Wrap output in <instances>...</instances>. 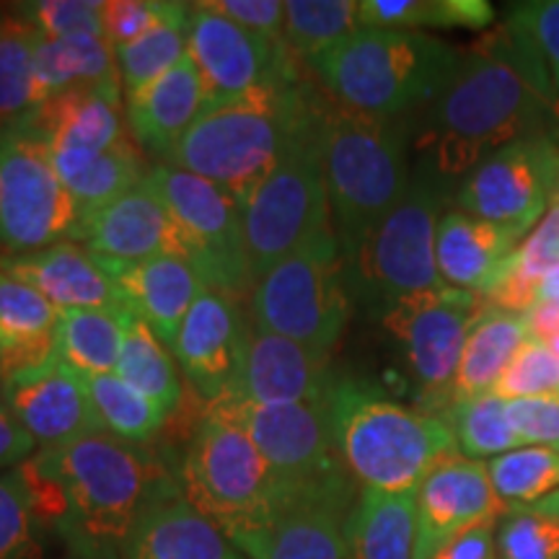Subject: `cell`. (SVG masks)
Masks as SVG:
<instances>
[{
    "label": "cell",
    "mask_w": 559,
    "mask_h": 559,
    "mask_svg": "<svg viewBox=\"0 0 559 559\" xmlns=\"http://www.w3.org/2000/svg\"><path fill=\"white\" fill-rule=\"evenodd\" d=\"M547 124L559 132V99L521 39L502 24L461 52L449 86L425 107L415 135L417 171L449 190L495 151L549 135Z\"/></svg>",
    "instance_id": "6da1fadb"
},
{
    "label": "cell",
    "mask_w": 559,
    "mask_h": 559,
    "mask_svg": "<svg viewBox=\"0 0 559 559\" xmlns=\"http://www.w3.org/2000/svg\"><path fill=\"white\" fill-rule=\"evenodd\" d=\"M19 474L45 526L94 551L124 549L140 515L158 500L156 461L107 432L39 449Z\"/></svg>",
    "instance_id": "7a4b0ae2"
},
{
    "label": "cell",
    "mask_w": 559,
    "mask_h": 559,
    "mask_svg": "<svg viewBox=\"0 0 559 559\" xmlns=\"http://www.w3.org/2000/svg\"><path fill=\"white\" fill-rule=\"evenodd\" d=\"M313 122L342 257L394 210L409 187L407 124L362 115L317 91Z\"/></svg>",
    "instance_id": "3957f363"
},
{
    "label": "cell",
    "mask_w": 559,
    "mask_h": 559,
    "mask_svg": "<svg viewBox=\"0 0 559 559\" xmlns=\"http://www.w3.org/2000/svg\"><path fill=\"white\" fill-rule=\"evenodd\" d=\"M313 91L288 79L210 104L164 164L213 181L243 205L309 122Z\"/></svg>",
    "instance_id": "277c9868"
},
{
    "label": "cell",
    "mask_w": 559,
    "mask_h": 559,
    "mask_svg": "<svg viewBox=\"0 0 559 559\" xmlns=\"http://www.w3.org/2000/svg\"><path fill=\"white\" fill-rule=\"evenodd\" d=\"M326 409L342 464L362 489L417 495L432 466L459 451L443 415L400 404L373 383L334 379Z\"/></svg>",
    "instance_id": "5b68a950"
},
{
    "label": "cell",
    "mask_w": 559,
    "mask_h": 559,
    "mask_svg": "<svg viewBox=\"0 0 559 559\" xmlns=\"http://www.w3.org/2000/svg\"><path fill=\"white\" fill-rule=\"evenodd\" d=\"M461 52L425 32L360 26L309 62L326 94L362 115L404 120L443 94Z\"/></svg>",
    "instance_id": "8992f818"
},
{
    "label": "cell",
    "mask_w": 559,
    "mask_h": 559,
    "mask_svg": "<svg viewBox=\"0 0 559 559\" xmlns=\"http://www.w3.org/2000/svg\"><path fill=\"white\" fill-rule=\"evenodd\" d=\"M179 481L185 500L228 539L267 526L288 502L249 432L218 407L200 419Z\"/></svg>",
    "instance_id": "52a82bcc"
},
{
    "label": "cell",
    "mask_w": 559,
    "mask_h": 559,
    "mask_svg": "<svg viewBox=\"0 0 559 559\" xmlns=\"http://www.w3.org/2000/svg\"><path fill=\"white\" fill-rule=\"evenodd\" d=\"M249 311L260 330L332 355L353 311L337 234L326 230L264 272L249 293Z\"/></svg>",
    "instance_id": "ba28073f"
},
{
    "label": "cell",
    "mask_w": 559,
    "mask_h": 559,
    "mask_svg": "<svg viewBox=\"0 0 559 559\" xmlns=\"http://www.w3.org/2000/svg\"><path fill=\"white\" fill-rule=\"evenodd\" d=\"M445 190L417 171L394 210L345 257L353 300L381 313L394 300L440 288L436 239Z\"/></svg>",
    "instance_id": "9c48e42d"
},
{
    "label": "cell",
    "mask_w": 559,
    "mask_h": 559,
    "mask_svg": "<svg viewBox=\"0 0 559 559\" xmlns=\"http://www.w3.org/2000/svg\"><path fill=\"white\" fill-rule=\"evenodd\" d=\"M317 96V91H313ZM243 243L251 283L290 257L293 251L334 230L330 194L321 169V153L313 122L300 128L280 164L264 177L241 205Z\"/></svg>",
    "instance_id": "30bf717a"
},
{
    "label": "cell",
    "mask_w": 559,
    "mask_h": 559,
    "mask_svg": "<svg viewBox=\"0 0 559 559\" xmlns=\"http://www.w3.org/2000/svg\"><path fill=\"white\" fill-rule=\"evenodd\" d=\"M210 407L228 412L249 432L288 502L326 500L349 508V474L334 445L326 404L262 407L243 400H218Z\"/></svg>",
    "instance_id": "8fae6325"
},
{
    "label": "cell",
    "mask_w": 559,
    "mask_h": 559,
    "mask_svg": "<svg viewBox=\"0 0 559 559\" xmlns=\"http://www.w3.org/2000/svg\"><path fill=\"white\" fill-rule=\"evenodd\" d=\"M145 181L169 207L181 239V257L210 290L241 298L251 293L241 205L234 194L177 166H151Z\"/></svg>",
    "instance_id": "7c38bea8"
},
{
    "label": "cell",
    "mask_w": 559,
    "mask_h": 559,
    "mask_svg": "<svg viewBox=\"0 0 559 559\" xmlns=\"http://www.w3.org/2000/svg\"><path fill=\"white\" fill-rule=\"evenodd\" d=\"M83 210L24 122L0 130V247L37 251L79 236Z\"/></svg>",
    "instance_id": "4fadbf2b"
},
{
    "label": "cell",
    "mask_w": 559,
    "mask_h": 559,
    "mask_svg": "<svg viewBox=\"0 0 559 559\" xmlns=\"http://www.w3.org/2000/svg\"><path fill=\"white\" fill-rule=\"evenodd\" d=\"M485 309L487 300L479 293L440 285L394 300L379 313L383 332L400 349L419 394L430 402L428 412L451 409L461 349Z\"/></svg>",
    "instance_id": "5bb4252c"
},
{
    "label": "cell",
    "mask_w": 559,
    "mask_h": 559,
    "mask_svg": "<svg viewBox=\"0 0 559 559\" xmlns=\"http://www.w3.org/2000/svg\"><path fill=\"white\" fill-rule=\"evenodd\" d=\"M559 187L555 138L531 135L495 151L459 185L456 205L474 218L526 236L551 205Z\"/></svg>",
    "instance_id": "9a60e30c"
},
{
    "label": "cell",
    "mask_w": 559,
    "mask_h": 559,
    "mask_svg": "<svg viewBox=\"0 0 559 559\" xmlns=\"http://www.w3.org/2000/svg\"><path fill=\"white\" fill-rule=\"evenodd\" d=\"M187 52L205 83L207 107L257 91L270 83L298 79L290 50L234 24L226 16L190 3V45Z\"/></svg>",
    "instance_id": "2e32d148"
},
{
    "label": "cell",
    "mask_w": 559,
    "mask_h": 559,
    "mask_svg": "<svg viewBox=\"0 0 559 559\" xmlns=\"http://www.w3.org/2000/svg\"><path fill=\"white\" fill-rule=\"evenodd\" d=\"M508 506L495 492L487 461L451 453L417 489V559H430L459 534L500 521Z\"/></svg>",
    "instance_id": "e0dca14e"
},
{
    "label": "cell",
    "mask_w": 559,
    "mask_h": 559,
    "mask_svg": "<svg viewBox=\"0 0 559 559\" xmlns=\"http://www.w3.org/2000/svg\"><path fill=\"white\" fill-rule=\"evenodd\" d=\"M332 386L330 355L313 353L249 321L239 376L223 400H243L262 407L326 404Z\"/></svg>",
    "instance_id": "ac0fdd59"
},
{
    "label": "cell",
    "mask_w": 559,
    "mask_h": 559,
    "mask_svg": "<svg viewBox=\"0 0 559 559\" xmlns=\"http://www.w3.org/2000/svg\"><path fill=\"white\" fill-rule=\"evenodd\" d=\"M3 404L39 449H60L104 432L86 383L58 355L41 368L5 379Z\"/></svg>",
    "instance_id": "d6986e66"
},
{
    "label": "cell",
    "mask_w": 559,
    "mask_h": 559,
    "mask_svg": "<svg viewBox=\"0 0 559 559\" xmlns=\"http://www.w3.org/2000/svg\"><path fill=\"white\" fill-rule=\"evenodd\" d=\"M249 321L241 319L236 298L205 290L181 321L171 353L181 376L213 404L234 389L239 376Z\"/></svg>",
    "instance_id": "ffe728a7"
},
{
    "label": "cell",
    "mask_w": 559,
    "mask_h": 559,
    "mask_svg": "<svg viewBox=\"0 0 559 559\" xmlns=\"http://www.w3.org/2000/svg\"><path fill=\"white\" fill-rule=\"evenodd\" d=\"M75 241H81L96 260L109 264L181 257L177 223L145 179L122 198L83 215Z\"/></svg>",
    "instance_id": "44dd1931"
},
{
    "label": "cell",
    "mask_w": 559,
    "mask_h": 559,
    "mask_svg": "<svg viewBox=\"0 0 559 559\" xmlns=\"http://www.w3.org/2000/svg\"><path fill=\"white\" fill-rule=\"evenodd\" d=\"M0 272L41 293L58 309H128L117 283L96 257L75 241L37 251H0Z\"/></svg>",
    "instance_id": "7402d4cb"
},
{
    "label": "cell",
    "mask_w": 559,
    "mask_h": 559,
    "mask_svg": "<svg viewBox=\"0 0 559 559\" xmlns=\"http://www.w3.org/2000/svg\"><path fill=\"white\" fill-rule=\"evenodd\" d=\"M120 81L88 83L60 91L21 120L50 151L104 153L132 135L120 115Z\"/></svg>",
    "instance_id": "603a6c76"
},
{
    "label": "cell",
    "mask_w": 559,
    "mask_h": 559,
    "mask_svg": "<svg viewBox=\"0 0 559 559\" xmlns=\"http://www.w3.org/2000/svg\"><path fill=\"white\" fill-rule=\"evenodd\" d=\"M99 264L117 283L128 309L148 324L166 347L174 345L194 300L210 290L198 270L181 257H156L138 264Z\"/></svg>",
    "instance_id": "cb8c5ba5"
},
{
    "label": "cell",
    "mask_w": 559,
    "mask_h": 559,
    "mask_svg": "<svg viewBox=\"0 0 559 559\" xmlns=\"http://www.w3.org/2000/svg\"><path fill=\"white\" fill-rule=\"evenodd\" d=\"M205 107V83L187 52L169 73L128 96L130 135L140 148L166 160Z\"/></svg>",
    "instance_id": "d4e9b609"
},
{
    "label": "cell",
    "mask_w": 559,
    "mask_h": 559,
    "mask_svg": "<svg viewBox=\"0 0 559 559\" xmlns=\"http://www.w3.org/2000/svg\"><path fill=\"white\" fill-rule=\"evenodd\" d=\"M349 510L326 500H296L283 506L267 526L230 542L247 559H349Z\"/></svg>",
    "instance_id": "484cf974"
},
{
    "label": "cell",
    "mask_w": 559,
    "mask_h": 559,
    "mask_svg": "<svg viewBox=\"0 0 559 559\" xmlns=\"http://www.w3.org/2000/svg\"><path fill=\"white\" fill-rule=\"evenodd\" d=\"M521 239L515 230L474 218L459 207L445 210L436 239L440 280L449 288L485 296Z\"/></svg>",
    "instance_id": "4316f807"
},
{
    "label": "cell",
    "mask_w": 559,
    "mask_h": 559,
    "mask_svg": "<svg viewBox=\"0 0 559 559\" xmlns=\"http://www.w3.org/2000/svg\"><path fill=\"white\" fill-rule=\"evenodd\" d=\"M124 559H247L234 542L185 498H158L140 515Z\"/></svg>",
    "instance_id": "83f0119b"
},
{
    "label": "cell",
    "mask_w": 559,
    "mask_h": 559,
    "mask_svg": "<svg viewBox=\"0 0 559 559\" xmlns=\"http://www.w3.org/2000/svg\"><path fill=\"white\" fill-rule=\"evenodd\" d=\"M58 319V306L0 272V383L55 358Z\"/></svg>",
    "instance_id": "f1b7e54d"
},
{
    "label": "cell",
    "mask_w": 559,
    "mask_h": 559,
    "mask_svg": "<svg viewBox=\"0 0 559 559\" xmlns=\"http://www.w3.org/2000/svg\"><path fill=\"white\" fill-rule=\"evenodd\" d=\"M345 536L349 559H417V495L362 489Z\"/></svg>",
    "instance_id": "f546056e"
},
{
    "label": "cell",
    "mask_w": 559,
    "mask_h": 559,
    "mask_svg": "<svg viewBox=\"0 0 559 559\" xmlns=\"http://www.w3.org/2000/svg\"><path fill=\"white\" fill-rule=\"evenodd\" d=\"M45 151L55 174L62 179L70 194L79 200L83 215L122 198L124 192L135 190L148 174L138 143L132 138L104 153Z\"/></svg>",
    "instance_id": "4dcf8cb0"
},
{
    "label": "cell",
    "mask_w": 559,
    "mask_h": 559,
    "mask_svg": "<svg viewBox=\"0 0 559 559\" xmlns=\"http://www.w3.org/2000/svg\"><path fill=\"white\" fill-rule=\"evenodd\" d=\"M526 340L528 332L523 317L487 306L474 321L461 349L456 379H453V404L489 394Z\"/></svg>",
    "instance_id": "1f68e13d"
},
{
    "label": "cell",
    "mask_w": 559,
    "mask_h": 559,
    "mask_svg": "<svg viewBox=\"0 0 559 559\" xmlns=\"http://www.w3.org/2000/svg\"><path fill=\"white\" fill-rule=\"evenodd\" d=\"M130 309H60L55 355L79 376L115 373Z\"/></svg>",
    "instance_id": "d6a6232c"
},
{
    "label": "cell",
    "mask_w": 559,
    "mask_h": 559,
    "mask_svg": "<svg viewBox=\"0 0 559 559\" xmlns=\"http://www.w3.org/2000/svg\"><path fill=\"white\" fill-rule=\"evenodd\" d=\"M559 264V215L555 207L528 230L508 257L492 288L485 293L487 306L523 317L539 304L542 280Z\"/></svg>",
    "instance_id": "836d02e7"
},
{
    "label": "cell",
    "mask_w": 559,
    "mask_h": 559,
    "mask_svg": "<svg viewBox=\"0 0 559 559\" xmlns=\"http://www.w3.org/2000/svg\"><path fill=\"white\" fill-rule=\"evenodd\" d=\"M34 81H37V107L52 99L60 91L88 86V83L120 81L115 50L107 37H41L34 58Z\"/></svg>",
    "instance_id": "e575fe53"
},
{
    "label": "cell",
    "mask_w": 559,
    "mask_h": 559,
    "mask_svg": "<svg viewBox=\"0 0 559 559\" xmlns=\"http://www.w3.org/2000/svg\"><path fill=\"white\" fill-rule=\"evenodd\" d=\"M39 32L24 13L0 9V130L11 128L37 109V58Z\"/></svg>",
    "instance_id": "d590c367"
},
{
    "label": "cell",
    "mask_w": 559,
    "mask_h": 559,
    "mask_svg": "<svg viewBox=\"0 0 559 559\" xmlns=\"http://www.w3.org/2000/svg\"><path fill=\"white\" fill-rule=\"evenodd\" d=\"M495 11L487 0H362L360 26L376 29H487Z\"/></svg>",
    "instance_id": "8d00e7d4"
},
{
    "label": "cell",
    "mask_w": 559,
    "mask_h": 559,
    "mask_svg": "<svg viewBox=\"0 0 559 559\" xmlns=\"http://www.w3.org/2000/svg\"><path fill=\"white\" fill-rule=\"evenodd\" d=\"M115 373L124 383H130L138 394H143L151 404H156L166 417L177 409L181 400L177 362H174L169 347L135 313L130 317L122 355Z\"/></svg>",
    "instance_id": "74e56055"
},
{
    "label": "cell",
    "mask_w": 559,
    "mask_h": 559,
    "mask_svg": "<svg viewBox=\"0 0 559 559\" xmlns=\"http://www.w3.org/2000/svg\"><path fill=\"white\" fill-rule=\"evenodd\" d=\"M360 29V3L355 0H288L283 41L306 66L330 52Z\"/></svg>",
    "instance_id": "f35d334b"
},
{
    "label": "cell",
    "mask_w": 559,
    "mask_h": 559,
    "mask_svg": "<svg viewBox=\"0 0 559 559\" xmlns=\"http://www.w3.org/2000/svg\"><path fill=\"white\" fill-rule=\"evenodd\" d=\"M107 436L124 443H145L164 428L166 415L117 373L81 376Z\"/></svg>",
    "instance_id": "ab89813d"
},
{
    "label": "cell",
    "mask_w": 559,
    "mask_h": 559,
    "mask_svg": "<svg viewBox=\"0 0 559 559\" xmlns=\"http://www.w3.org/2000/svg\"><path fill=\"white\" fill-rule=\"evenodd\" d=\"M443 417L451 425L459 453H464L466 459H495L523 449L519 436L510 428L508 402L492 391L456 402Z\"/></svg>",
    "instance_id": "60d3db41"
},
{
    "label": "cell",
    "mask_w": 559,
    "mask_h": 559,
    "mask_svg": "<svg viewBox=\"0 0 559 559\" xmlns=\"http://www.w3.org/2000/svg\"><path fill=\"white\" fill-rule=\"evenodd\" d=\"M187 45H190V16L160 24L130 45L117 47L115 62L124 96L138 94L140 88L169 73L187 55Z\"/></svg>",
    "instance_id": "b9f144b4"
},
{
    "label": "cell",
    "mask_w": 559,
    "mask_h": 559,
    "mask_svg": "<svg viewBox=\"0 0 559 559\" xmlns=\"http://www.w3.org/2000/svg\"><path fill=\"white\" fill-rule=\"evenodd\" d=\"M487 472L506 506H528L559 489V451L523 445L489 459Z\"/></svg>",
    "instance_id": "7bdbcfd3"
},
{
    "label": "cell",
    "mask_w": 559,
    "mask_h": 559,
    "mask_svg": "<svg viewBox=\"0 0 559 559\" xmlns=\"http://www.w3.org/2000/svg\"><path fill=\"white\" fill-rule=\"evenodd\" d=\"M45 528L19 469L0 474V559L45 557Z\"/></svg>",
    "instance_id": "ee69618b"
},
{
    "label": "cell",
    "mask_w": 559,
    "mask_h": 559,
    "mask_svg": "<svg viewBox=\"0 0 559 559\" xmlns=\"http://www.w3.org/2000/svg\"><path fill=\"white\" fill-rule=\"evenodd\" d=\"M500 559H559V513L542 500L508 506L498 523Z\"/></svg>",
    "instance_id": "f6af8a7d"
},
{
    "label": "cell",
    "mask_w": 559,
    "mask_h": 559,
    "mask_svg": "<svg viewBox=\"0 0 559 559\" xmlns=\"http://www.w3.org/2000/svg\"><path fill=\"white\" fill-rule=\"evenodd\" d=\"M506 26L542 68L551 94L559 99V0H528L508 5Z\"/></svg>",
    "instance_id": "bcb514c9"
},
{
    "label": "cell",
    "mask_w": 559,
    "mask_h": 559,
    "mask_svg": "<svg viewBox=\"0 0 559 559\" xmlns=\"http://www.w3.org/2000/svg\"><path fill=\"white\" fill-rule=\"evenodd\" d=\"M492 394L500 400H536V396L559 394V358L542 342L526 340L515 358L510 360L506 373L495 383Z\"/></svg>",
    "instance_id": "7dc6e473"
},
{
    "label": "cell",
    "mask_w": 559,
    "mask_h": 559,
    "mask_svg": "<svg viewBox=\"0 0 559 559\" xmlns=\"http://www.w3.org/2000/svg\"><path fill=\"white\" fill-rule=\"evenodd\" d=\"M190 16V3H169V0H109L104 3V37L117 47L130 45L143 34L169 24L174 19Z\"/></svg>",
    "instance_id": "c3c4849f"
},
{
    "label": "cell",
    "mask_w": 559,
    "mask_h": 559,
    "mask_svg": "<svg viewBox=\"0 0 559 559\" xmlns=\"http://www.w3.org/2000/svg\"><path fill=\"white\" fill-rule=\"evenodd\" d=\"M19 11L32 21L41 37H104V3L99 0H37L21 3Z\"/></svg>",
    "instance_id": "681fc988"
},
{
    "label": "cell",
    "mask_w": 559,
    "mask_h": 559,
    "mask_svg": "<svg viewBox=\"0 0 559 559\" xmlns=\"http://www.w3.org/2000/svg\"><path fill=\"white\" fill-rule=\"evenodd\" d=\"M508 419L521 445L559 451V394L508 402Z\"/></svg>",
    "instance_id": "f907efd6"
},
{
    "label": "cell",
    "mask_w": 559,
    "mask_h": 559,
    "mask_svg": "<svg viewBox=\"0 0 559 559\" xmlns=\"http://www.w3.org/2000/svg\"><path fill=\"white\" fill-rule=\"evenodd\" d=\"M200 5L230 19L243 29L283 41L285 3H280V0H202Z\"/></svg>",
    "instance_id": "816d5d0a"
},
{
    "label": "cell",
    "mask_w": 559,
    "mask_h": 559,
    "mask_svg": "<svg viewBox=\"0 0 559 559\" xmlns=\"http://www.w3.org/2000/svg\"><path fill=\"white\" fill-rule=\"evenodd\" d=\"M39 451L37 440L24 430L13 412L0 400V474L19 469Z\"/></svg>",
    "instance_id": "f5cc1de1"
},
{
    "label": "cell",
    "mask_w": 559,
    "mask_h": 559,
    "mask_svg": "<svg viewBox=\"0 0 559 559\" xmlns=\"http://www.w3.org/2000/svg\"><path fill=\"white\" fill-rule=\"evenodd\" d=\"M498 523L500 521H487L464 531V534H459L445 547H440L430 559H500Z\"/></svg>",
    "instance_id": "db71d44e"
},
{
    "label": "cell",
    "mask_w": 559,
    "mask_h": 559,
    "mask_svg": "<svg viewBox=\"0 0 559 559\" xmlns=\"http://www.w3.org/2000/svg\"><path fill=\"white\" fill-rule=\"evenodd\" d=\"M523 324H526L528 340L549 345L551 340L559 337V306L539 300L528 313H523Z\"/></svg>",
    "instance_id": "11a10c76"
},
{
    "label": "cell",
    "mask_w": 559,
    "mask_h": 559,
    "mask_svg": "<svg viewBox=\"0 0 559 559\" xmlns=\"http://www.w3.org/2000/svg\"><path fill=\"white\" fill-rule=\"evenodd\" d=\"M539 300H547V304L559 306V264L555 270H549L547 277L542 280Z\"/></svg>",
    "instance_id": "9f6ffc18"
},
{
    "label": "cell",
    "mask_w": 559,
    "mask_h": 559,
    "mask_svg": "<svg viewBox=\"0 0 559 559\" xmlns=\"http://www.w3.org/2000/svg\"><path fill=\"white\" fill-rule=\"evenodd\" d=\"M549 207H555V210H557V215H559V187H557L555 198H551V205H549Z\"/></svg>",
    "instance_id": "6f0895ef"
}]
</instances>
